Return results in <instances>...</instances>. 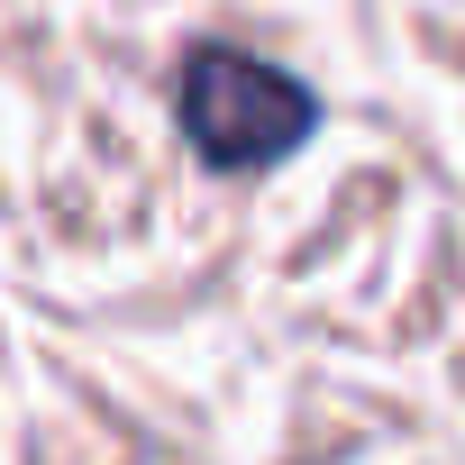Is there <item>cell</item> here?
I'll use <instances>...</instances> for the list:
<instances>
[{"instance_id":"obj_1","label":"cell","mask_w":465,"mask_h":465,"mask_svg":"<svg viewBox=\"0 0 465 465\" xmlns=\"http://www.w3.org/2000/svg\"><path fill=\"white\" fill-rule=\"evenodd\" d=\"M173 119H183V137L210 173H265V164L311 146L320 92L283 64L238 55V46H192L183 74H173Z\"/></svg>"}]
</instances>
